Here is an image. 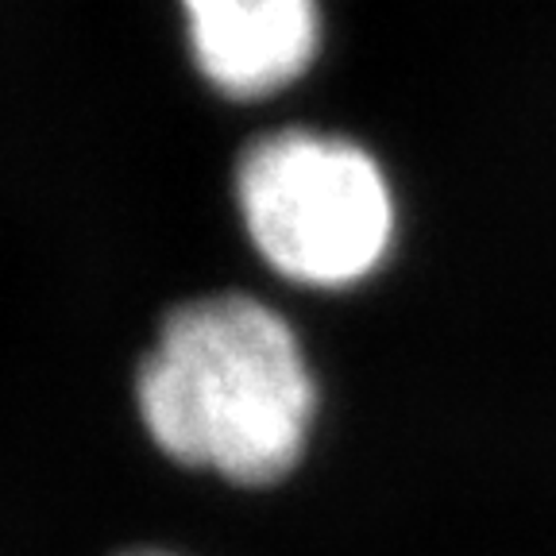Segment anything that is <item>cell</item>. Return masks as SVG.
Returning a JSON list of instances; mask_svg holds the SVG:
<instances>
[{
	"label": "cell",
	"instance_id": "4",
	"mask_svg": "<svg viewBox=\"0 0 556 556\" xmlns=\"http://www.w3.org/2000/svg\"><path fill=\"white\" fill-rule=\"evenodd\" d=\"M116 556H178V553H170V548H155V545H139V548H124V553H116Z\"/></svg>",
	"mask_w": 556,
	"mask_h": 556
},
{
	"label": "cell",
	"instance_id": "1",
	"mask_svg": "<svg viewBox=\"0 0 556 556\" xmlns=\"http://www.w3.org/2000/svg\"><path fill=\"white\" fill-rule=\"evenodd\" d=\"M131 394L139 426L166 460L240 491L294 476L321 409L298 329L243 290L170 305Z\"/></svg>",
	"mask_w": 556,
	"mask_h": 556
},
{
	"label": "cell",
	"instance_id": "2",
	"mask_svg": "<svg viewBox=\"0 0 556 556\" xmlns=\"http://www.w3.org/2000/svg\"><path fill=\"white\" fill-rule=\"evenodd\" d=\"M252 252L282 282L344 294L371 282L399 243V198L379 155L321 128L255 136L232 170Z\"/></svg>",
	"mask_w": 556,
	"mask_h": 556
},
{
	"label": "cell",
	"instance_id": "3",
	"mask_svg": "<svg viewBox=\"0 0 556 556\" xmlns=\"http://www.w3.org/2000/svg\"><path fill=\"white\" fill-rule=\"evenodd\" d=\"M208 89L252 104L287 93L321 54V0H174Z\"/></svg>",
	"mask_w": 556,
	"mask_h": 556
}]
</instances>
